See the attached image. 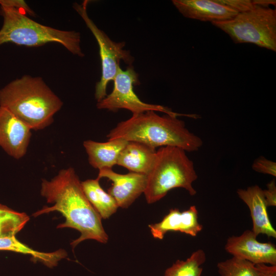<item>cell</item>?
<instances>
[{
    "mask_svg": "<svg viewBox=\"0 0 276 276\" xmlns=\"http://www.w3.org/2000/svg\"><path fill=\"white\" fill-rule=\"evenodd\" d=\"M156 153L153 147L142 143L129 141L120 152L117 165L130 172L148 175L154 164Z\"/></svg>",
    "mask_w": 276,
    "mask_h": 276,
    "instance_id": "cell-15",
    "label": "cell"
},
{
    "mask_svg": "<svg viewBox=\"0 0 276 276\" xmlns=\"http://www.w3.org/2000/svg\"><path fill=\"white\" fill-rule=\"evenodd\" d=\"M127 143L122 139L109 140L106 142L87 140L84 141L83 146L89 164L99 170L112 169L117 165L119 155Z\"/></svg>",
    "mask_w": 276,
    "mask_h": 276,
    "instance_id": "cell-16",
    "label": "cell"
},
{
    "mask_svg": "<svg viewBox=\"0 0 276 276\" xmlns=\"http://www.w3.org/2000/svg\"><path fill=\"white\" fill-rule=\"evenodd\" d=\"M29 219L25 213L16 212L0 204V238L15 236Z\"/></svg>",
    "mask_w": 276,
    "mask_h": 276,
    "instance_id": "cell-20",
    "label": "cell"
},
{
    "mask_svg": "<svg viewBox=\"0 0 276 276\" xmlns=\"http://www.w3.org/2000/svg\"><path fill=\"white\" fill-rule=\"evenodd\" d=\"M219 276H259L256 265L233 257L217 263Z\"/></svg>",
    "mask_w": 276,
    "mask_h": 276,
    "instance_id": "cell-21",
    "label": "cell"
},
{
    "mask_svg": "<svg viewBox=\"0 0 276 276\" xmlns=\"http://www.w3.org/2000/svg\"><path fill=\"white\" fill-rule=\"evenodd\" d=\"M252 2L255 6L263 7H269L270 5L275 6L276 5L275 0H252Z\"/></svg>",
    "mask_w": 276,
    "mask_h": 276,
    "instance_id": "cell-27",
    "label": "cell"
},
{
    "mask_svg": "<svg viewBox=\"0 0 276 276\" xmlns=\"http://www.w3.org/2000/svg\"><path fill=\"white\" fill-rule=\"evenodd\" d=\"M252 168L259 173L276 176V163L263 156H260L254 160Z\"/></svg>",
    "mask_w": 276,
    "mask_h": 276,
    "instance_id": "cell-22",
    "label": "cell"
},
{
    "mask_svg": "<svg viewBox=\"0 0 276 276\" xmlns=\"http://www.w3.org/2000/svg\"><path fill=\"white\" fill-rule=\"evenodd\" d=\"M259 276H276V265L256 264Z\"/></svg>",
    "mask_w": 276,
    "mask_h": 276,
    "instance_id": "cell-26",
    "label": "cell"
},
{
    "mask_svg": "<svg viewBox=\"0 0 276 276\" xmlns=\"http://www.w3.org/2000/svg\"><path fill=\"white\" fill-rule=\"evenodd\" d=\"M107 137L108 140L122 139L154 148L176 147L189 152L197 151L203 144L201 138L191 132L177 116H160L153 110L132 114L130 119L119 123Z\"/></svg>",
    "mask_w": 276,
    "mask_h": 276,
    "instance_id": "cell-2",
    "label": "cell"
},
{
    "mask_svg": "<svg viewBox=\"0 0 276 276\" xmlns=\"http://www.w3.org/2000/svg\"><path fill=\"white\" fill-rule=\"evenodd\" d=\"M31 129L6 108L0 106V147L16 159L26 153Z\"/></svg>",
    "mask_w": 276,
    "mask_h": 276,
    "instance_id": "cell-10",
    "label": "cell"
},
{
    "mask_svg": "<svg viewBox=\"0 0 276 276\" xmlns=\"http://www.w3.org/2000/svg\"><path fill=\"white\" fill-rule=\"evenodd\" d=\"M113 81V90L97 102V107L98 109H106L112 111L126 109L131 111L132 114L153 110L172 116L192 117V114L178 113L162 105L148 104L141 101L133 89V85L139 84V80L138 75L132 65H129L125 71L120 68Z\"/></svg>",
    "mask_w": 276,
    "mask_h": 276,
    "instance_id": "cell-8",
    "label": "cell"
},
{
    "mask_svg": "<svg viewBox=\"0 0 276 276\" xmlns=\"http://www.w3.org/2000/svg\"><path fill=\"white\" fill-rule=\"evenodd\" d=\"M251 230H246L239 236L228 237L225 250L233 257L254 264L276 265V247L271 242H261Z\"/></svg>",
    "mask_w": 276,
    "mask_h": 276,
    "instance_id": "cell-9",
    "label": "cell"
},
{
    "mask_svg": "<svg viewBox=\"0 0 276 276\" xmlns=\"http://www.w3.org/2000/svg\"><path fill=\"white\" fill-rule=\"evenodd\" d=\"M198 212L195 205L182 212L178 209H171L160 222L149 224L148 226L155 239H163L165 234L170 231L179 232L196 237L203 228L198 222Z\"/></svg>",
    "mask_w": 276,
    "mask_h": 276,
    "instance_id": "cell-12",
    "label": "cell"
},
{
    "mask_svg": "<svg viewBox=\"0 0 276 276\" xmlns=\"http://www.w3.org/2000/svg\"><path fill=\"white\" fill-rule=\"evenodd\" d=\"M88 2L84 1L81 4L75 3L73 7L90 30L99 47L102 75L100 80L96 83L95 94V98L98 102L107 96V84L110 81L113 80L118 73L120 68V60H122L125 63L131 65L134 59L129 51L123 49L125 45L124 42H116L112 41L89 18L87 12Z\"/></svg>",
    "mask_w": 276,
    "mask_h": 276,
    "instance_id": "cell-7",
    "label": "cell"
},
{
    "mask_svg": "<svg viewBox=\"0 0 276 276\" xmlns=\"http://www.w3.org/2000/svg\"><path fill=\"white\" fill-rule=\"evenodd\" d=\"M99 180L98 178L87 179L81 182V186L87 200L101 218L106 219L119 207L114 198L102 188Z\"/></svg>",
    "mask_w": 276,
    "mask_h": 276,
    "instance_id": "cell-17",
    "label": "cell"
},
{
    "mask_svg": "<svg viewBox=\"0 0 276 276\" xmlns=\"http://www.w3.org/2000/svg\"><path fill=\"white\" fill-rule=\"evenodd\" d=\"M212 24L226 33L235 43H250L276 51V10L255 6L234 18Z\"/></svg>",
    "mask_w": 276,
    "mask_h": 276,
    "instance_id": "cell-6",
    "label": "cell"
},
{
    "mask_svg": "<svg viewBox=\"0 0 276 276\" xmlns=\"http://www.w3.org/2000/svg\"><path fill=\"white\" fill-rule=\"evenodd\" d=\"M0 250H7L28 255L35 261H39L52 268L58 262L67 257V252L62 249L52 252H43L34 250L18 240L15 236L0 238Z\"/></svg>",
    "mask_w": 276,
    "mask_h": 276,
    "instance_id": "cell-18",
    "label": "cell"
},
{
    "mask_svg": "<svg viewBox=\"0 0 276 276\" xmlns=\"http://www.w3.org/2000/svg\"><path fill=\"white\" fill-rule=\"evenodd\" d=\"M5 4L24 10L27 14L34 16V11L24 1L19 0H2Z\"/></svg>",
    "mask_w": 276,
    "mask_h": 276,
    "instance_id": "cell-25",
    "label": "cell"
},
{
    "mask_svg": "<svg viewBox=\"0 0 276 276\" xmlns=\"http://www.w3.org/2000/svg\"><path fill=\"white\" fill-rule=\"evenodd\" d=\"M0 14L3 24L0 29V45L12 43L29 47L55 42L63 45L74 55L84 56L81 36L75 31H64L40 24L27 16L22 10L0 0Z\"/></svg>",
    "mask_w": 276,
    "mask_h": 276,
    "instance_id": "cell-4",
    "label": "cell"
},
{
    "mask_svg": "<svg viewBox=\"0 0 276 276\" xmlns=\"http://www.w3.org/2000/svg\"><path fill=\"white\" fill-rule=\"evenodd\" d=\"M147 176L144 193L149 204L159 200L174 188L185 189L191 196L197 193L193 186V182L197 179L193 162L181 148L160 147L156 151L152 168Z\"/></svg>",
    "mask_w": 276,
    "mask_h": 276,
    "instance_id": "cell-5",
    "label": "cell"
},
{
    "mask_svg": "<svg viewBox=\"0 0 276 276\" xmlns=\"http://www.w3.org/2000/svg\"><path fill=\"white\" fill-rule=\"evenodd\" d=\"M40 193L48 203L53 205L45 206L33 214V216L57 211L65 218L57 228H72L81 235L74 240V248L81 242L93 239L106 243L108 236L102 223V218L86 197L81 182L73 168L60 170L51 180L42 179Z\"/></svg>",
    "mask_w": 276,
    "mask_h": 276,
    "instance_id": "cell-1",
    "label": "cell"
},
{
    "mask_svg": "<svg viewBox=\"0 0 276 276\" xmlns=\"http://www.w3.org/2000/svg\"><path fill=\"white\" fill-rule=\"evenodd\" d=\"M263 194L267 207L275 206L276 185L274 179L267 184V189L263 190Z\"/></svg>",
    "mask_w": 276,
    "mask_h": 276,
    "instance_id": "cell-24",
    "label": "cell"
},
{
    "mask_svg": "<svg viewBox=\"0 0 276 276\" xmlns=\"http://www.w3.org/2000/svg\"><path fill=\"white\" fill-rule=\"evenodd\" d=\"M237 193L250 211L252 222L251 231L255 235L264 234L269 238H275L276 231L267 213L263 190L259 186L255 185L246 189H239Z\"/></svg>",
    "mask_w": 276,
    "mask_h": 276,
    "instance_id": "cell-14",
    "label": "cell"
},
{
    "mask_svg": "<svg viewBox=\"0 0 276 276\" xmlns=\"http://www.w3.org/2000/svg\"><path fill=\"white\" fill-rule=\"evenodd\" d=\"M172 2L185 17L212 23L231 19L239 13L215 0H173Z\"/></svg>",
    "mask_w": 276,
    "mask_h": 276,
    "instance_id": "cell-13",
    "label": "cell"
},
{
    "mask_svg": "<svg viewBox=\"0 0 276 276\" xmlns=\"http://www.w3.org/2000/svg\"><path fill=\"white\" fill-rule=\"evenodd\" d=\"M206 261V255L202 249L193 252L186 260H177L168 268L164 276H201V266Z\"/></svg>",
    "mask_w": 276,
    "mask_h": 276,
    "instance_id": "cell-19",
    "label": "cell"
},
{
    "mask_svg": "<svg viewBox=\"0 0 276 276\" xmlns=\"http://www.w3.org/2000/svg\"><path fill=\"white\" fill-rule=\"evenodd\" d=\"M104 177L112 182L107 193L114 198L119 207L123 209L128 208L144 193L147 185V175L132 172L122 174L112 169L99 170L97 178Z\"/></svg>",
    "mask_w": 276,
    "mask_h": 276,
    "instance_id": "cell-11",
    "label": "cell"
},
{
    "mask_svg": "<svg viewBox=\"0 0 276 276\" xmlns=\"http://www.w3.org/2000/svg\"><path fill=\"white\" fill-rule=\"evenodd\" d=\"M63 102L40 77L24 75L0 89L3 107L31 130H41L53 122Z\"/></svg>",
    "mask_w": 276,
    "mask_h": 276,
    "instance_id": "cell-3",
    "label": "cell"
},
{
    "mask_svg": "<svg viewBox=\"0 0 276 276\" xmlns=\"http://www.w3.org/2000/svg\"><path fill=\"white\" fill-rule=\"evenodd\" d=\"M215 1L238 13L249 11L255 7L252 1L249 0H215Z\"/></svg>",
    "mask_w": 276,
    "mask_h": 276,
    "instance_id": "cell-23",
    "label": "cell"
}]
</instances>
